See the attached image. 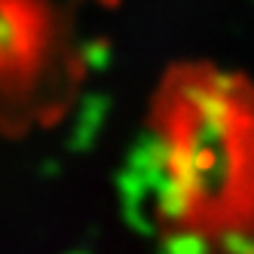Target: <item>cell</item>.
Listing matches in <instances>:
<instances>
[{"instance_id": "cell-1", "label": "cell", "mask_w": 254, "mask_h": 254, "mask_svg": "<svg viewBox=\"0 0 254 254\" xmlns=\"http://www.w3.org/2000/svg\"><path fill=\"white\" fill-rule=\"evenodd\" d=\"M153 224L193 254L254 251V86L214 67L162 86L150 135Z\"/></svg>"}]
</instances>
